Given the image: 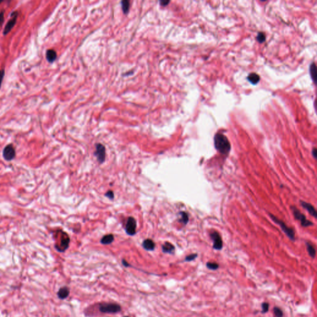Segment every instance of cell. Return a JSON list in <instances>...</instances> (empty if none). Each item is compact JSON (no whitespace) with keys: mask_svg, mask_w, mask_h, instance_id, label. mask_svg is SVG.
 <instances>
[{"mask_svg":"<svg viewBox=\"0 0 317 317\" xmlns=\"http://www.w3.org/2000/svg\"><path fill=\"white\" fill-rule=\"evenodd\" d=\"M215 148L220 153L227 154L229 152L231 146L227 138L223 134L217 133L214 138Z\"/></svg>","mask_w":317,"mask_h":317,"instance_id":"1","label":"cell"},{"mask_svg":"<svg viewBox=\"0 0 317 317\" xmlns=\"http://www.w3.org/2000/svg\"><path fill=\"white\" fill-rule=\"evenodd\" d=\"M54 238L56 241L55 247L57 251L64 252L68 248L70 239L68 235L65 232L63 231H57L54 234Z\"/></svg>","mask_w":317,"mask_h":317,"instance_id":"2","label":"cell"},{"mask_svg":"<svg viewBox=\"0 0 317 317\" xmlns=\"http://www.w3.org/2000/svg\"><path fill=\"white\" fill-rule=\"evenodd\" d=\"M121 310V306L115 303H102L99 306V310L103 314H114L119 313Z\"/></svg>","mask_w":317,"mask_h":317,"instance_id":"3","label":"cell"},{"mask_svg":"<svg viewBox=\"0 0 317 317\" xmlns=\"http://www.w3.org/2000/svg\"><path fill=\"white\" fill-rule=\"evenodd\" d=\"M270 217L272 220L277 224H278L281 228L282 231L286 234V235L292 240H295V233L294 230L292 228H290L286 226V224L281 220H279L278 218L275 217L274 215L269 214Z\"/></svg>","mask_w":317,"mask_h":317,"instance_id":"4","label":"cell"},{"mask_svg":"<svg viewBox=\"0 0 317 317\" xmlns=\"http://www.w3.org/2000/svg\"><path fill=\"white\" fill-rule=\"evenodd\" d=\"M291 209L294 214V216L297 220H299L301 222L302 226L309 227L314 225V223L307 220L306 217L297 207H296L295 206H291Z\"/></svg>","mask_w":317,"mask_h":317,"instance_id":"5","label":"cell"},{"mask_svg":"<svg viewBox=\"0 0 317 317\" xmlns=\"http://www.w3.org/2000/svg\"><path fill=\"white\" fill-rule=\"evenodd\" d=\"M16 155V149L13 144H9L6 145L2 150V157L6 161H12Z\"/></svg>","mask_w":317,"mask_h":317,"instance_id":"6","label":"cell"},{"mask_svg":"<svg viewBox=\"0 0 317 317\" xmlns=\"http://www.w3.org/2000/svg\"><path fill=\"white\" fill-rule=\"evenodd\" d=\"M18 16V12L17 11H13L11 14V19L9 20V21L7 22L4 30H3V35H6L7 34H9L12 29L14 27V26L16 24L17 19Z\"/></svg>","mask_w":317,"mask_h":317,"instance_id":"7","label":"cell"},{"mask_svg":"<svg viewBox=\"0 0 317 317\" xmlns=\"http://www.w3.org/2000/svg\"><path fill=\"white\" fill-rule=\"evenodd\" d=\"M95 156L97 157L98 161L100 163H103L105 160V147L102 144H97L96 146Z\"/></svg>","mask_w":317,"mask_h":317,"instance_id":"8","label":"cell"},{"mask_svg":"<svg viewBox=\"0 0 317 317\" xmlns=\"http://www.w3.org/2000/svg\"><path fill=\"white\" fill-rule=\"evenodd\" d=\"M210 237L213 241V249L217 250H221L223 244L219 234L216 231H213L210 234Z\"/></svg>","mask_w":317,"mask_h":317,"instance_id":"9","label":"cell"},{"mask_svg":"<svg viewBox=\"0 0 317 317\" xmlns=\"http://www.w3.org/2000/svg\"><path fill=\"white\" fill-rule=\"evenodd\" d=\"M136 222L134 218L129 217L127 220L125 230L127 234L129 235H133L136 234Z\"/></svg>","mask_w":317,"mask_h":317,"instance_id":"10","label":"cell"},{"mask_svg":"<svg viewBox=\"0 0 317 317\" xmlns=\"http://www.w3.org/2000/svg\"><path fill=\"white\" fill-rule=\"evenodd\" d=\"M301 206L304 208L306 210H307L309 211V212L312 216H314L315 218H317V213L315 207L313 206V205H312L310 203H308L307 202H305L304 201H301Z\"/></svg>","mask_w":317,"mask_h":317,"instance_id":"11","label":"cell"},{"mask_svg":"<svg viewBox=\"0 0 317 317\" xmlns=\"http://www.w3.org/2000/svg\"><path fill=\"white\" fill-rule=\"evenodd\" d=\"M69 289L66 286L62 287L58 290V291L57 292L58 297L61 300H64V299H66L69 296Z\"/></svg>","mask_w":317,"mask_h":317,"instance_id":"12","label":"cell"},{"mask_svg":"<svg viewBox=\"0 0 317 317\" xmlns=\"http://www.w3.org/2000/svg\"><path fill=\"white\" fill-rule=\"evenodd\" d=\"M57 58L56 51L53 49H49L46 52V58L50 63H53Z\"/></svg>","mask_w":317,"mask_h":317,"instance_id":"13","label":"cell"},{"mask_svg":"<svg viewBox=\"0 0 317 317\" xmlns=\"http://www.w3.org/2000/svg\"><path fill=\"white\" fill-rule=\"evenodd\" d=\"M142 247L146 250L152 251L154 250L156 245L151 239H146L142 243Z\"/></svg>","mask_w":317,"mask_h":317,"instance_id":"14","label":"cell"},{"mask_svg":"<svg viewBox=\"0 0 317 317\" xmlns=\"http://www.w3.org/2000/svg\"><path fill=\"white\" fill-rule=\"evenodd\" d=\"M162 251L166 254H173L175 251V247L169 242H165L162 247Z\"/></svg>","mask_w":317,"mask_h":317,"instance_id":"15","label":"cell"},{"mask_svg":"<svg viewBox=\"0 0 317 317\" xmlns=\"http://www.w3.org/2000/svg\"><path fill=\"white\" fill-rule=\"evenodd\" d=\"M114 240V235H112V234H108V235H106L104 236L102 238L100 242L104 245H109V244H112Z\"/></svg>","mask_w":317,"mask_h":317,"instance_id":"16","label":"cell"},{"mask_svg":"<svg viewBox=\"0 0 317 317\" xmlns=\"http://www.w3.org/2000/svg\"><path fill=\"white\" fill-rule=\"evenodd\" d=\"M247 79L251 84L255 85L259 82L260 77L256 73H250L247 77Z\"/></svg>","mask_w":317,"mask_h":317,"instance_id":"17","label":"cell"},{"mask_svg":"<svg viewBox=\"0 0 317 317\" xmlns=\"http://www.w3.org/2000/svg\"><path fill=\"white\" fill-rule=\"evenodd\" d=\"M306 245H307V251H308V253L309 254V255L314 258L315 257V255H316V251H315V249L314 248V247L309 242H307L306 243Z\"/></svg>","mask_w":317,"mask_h":317,"instance_id":"18","label":"cell"},{"mask_svg":"<svg viewBox=\"0 0 317 317\" xmlns=\"http://www.w3.org/2000/svg\"><path fill=\"white\" fill-rule=\"evenodd\" d=\"M316 74H317L316 65L314 63H312L310 64V74L311 76L312 80L314 81L315 83V81H316Z\"/></svg>","mask_w":317,"mask_h":317,"instance_id":"19","label":"cell"},{"mask_svg":"<svg viewBox=\"0 0 317 317\" xmlns=\"http://www.w3.org/2000/svg\"><path fill=\"white\" fill-rule=\"evenodd\" d=\"M180 214H181V219H180V221L185 225L187 224L188 223L189 219L188 214L185 212H181Z\"/></svg>","mask_w":317,"mask_h":317,"instance_id":"20","label":"cell"},{"mask_svg":"<svg viewBox=\"0 0 317 317\" xmlns=\"http://www.w3.org/2000/svg\"><path fill=\"white\" fill-rule=\"evenodd\" d=\"M219 264L214 262H207L206 263V267L211 270H216L219 268Z\"/></svg>","mask_w":317,"mask_h":317,"instance_id":"21","label":"cell"},{"mask_svg":"<svg viewBox=\"0 0 317 317\" xmlns=\"http://www.w3.org/2000/svg\"><path fill=\"white\" fill-rule=\"evenodd\" d=\"M256 40L259 43L264 42L266 40V36L264 34L263 32H259L256 37Z\"/></svg>","mask_w":317,"mask_h":317,"instance_id":"22","label":"cell"},{"mask_svg":"<svg viewBox=\"0 0 317 317\" xmlns=\"http://www.w3.org/2000/svg\"><path fill=\"white\" fill-rule=\"evenodd\" d=\"M273 312L274 314V315L276 317H283V312L281 309L279 307H275L273 309Z\"/></svg>","mask_w":317,"mask_h":317,"instance_id":"23","label":"cell"},{"mask_svg":"<svg viewBox=\"0 0 317 317\" xmlns=\"http://www.w3.org/2000/svg\"><path fill=\"white\" fill-rule=\"evenodd\" d=\"M122 9L125 13L128 11V9L129 8V2L128 1H122Z\"/></svg>","mask_w":317,"mask_h":317,"instance_id":"24","label":"cell"},{"mask_svg":"<svg viewBox=\"0 0 317 317\" xmlns=\"http://www.w3.org/2000/svg\"><path fill=\"white\" fill-rule=\"evenodd\" d=\"M269 305L268 303H266V302L263 303L261 304V308H262L261 313L262 314L267 313L269 311Z\"/></svg>","mask_w":317,"mask_h":317,"instance_id":"25","label":"cell"},{"mask_svg":"<svg viewBox=\"0 0 317 317\" xmlns=\"http://www.w3.org/2000/svg\"><path fill=\"white\" fill-rule=\"evenodd\" d=\"M198 254H191L190 255L186 256L185 258V261H191L193 260H194V259H196V258L197 257Z\"/></svg>","mask_w":317,"mask_h":317,"instance_id":"26","label":"cell"},{"mask_svg":"<svg viewBox=\"0 0 317 317\" xmlns=\"http://www.w3.org/2000/svg\"><path fill=\"white\" fill-rule=\"evenodd\" d=\"M105 196L107 197H108L109 199H114V192L112 191L109 190V191H107L106 193H105Z\"/></svg>","mask_w":317,"mask_h":317,"instance_id":"27","label":"cell"},{"mask_svg":"<svg viewBox=\"0 0 317 317\" xmlns=\"http://www.w3.org/2000/svg\"><path fill=\"white\" fill-rule=\"evenodd\" d=\"M4 74H5V71L4 69H1L0 70V87L1 86V83L2 82V80H3V78H4Z\"/></svg>","mask_w":317,"mask_h":317,"instance_id":"28","label":"cell"},{"mask_svg":"<svg viewBox=\"0 0 317 317\" xmlns=\"http://www.w3.org/2000/svg\"><path fill=\"white\" fill-rule=\"evenodd\" d=\"M4 11H2L0 12V26L4 22Z\"/></svg>","mask_w":317,"mask_h":317,"instance_id":"29","label":"cell"},{"mask_svg":"<svg viewBox=\"0 0 317 317\" xmlns=\"http://www.w3.org/2000/svg\"><path fill=\"white\" fill-rule=\"evenodd\" d=\"M317 149L315 147L312 150V155L314 157V158H315V159L317 158Z\"/></svg>","mask_w":317,"mask_h":317,"instance_id":"30","label":"cell"},{"mask_svg":"<svg viewBox=\"0 0 317 317\" xmlns=\"http://www.w3.org/2000/svg\"><path fill=\"white\" fill-rule=\"evenodd\" d=\"M169 2H170V1H161V5H162V6H165V5H167L168 3H169Z\"/></svg>","mask_w":317,"mask_h":317,"instance_id":"31","label":"cell"},{"mask_svg":"<svg viewBox=\"0 0 317 317\" xmlns=\"http://www.w3.org/2000/svg\"><path fill=\"white\" fill-rule=\"evenodd\" d=\"M122 263H123V264H124V265L125 266H126V267H128V266H129V264L128 263V262H127V261H125V259H123V261H122Z\"/></svg>","mask_w":317,"mask_h":317,"instance_id":"32","label":"cell"},{"mask_svg":"<svg viewBox=\"0 0 317 317\" xmlns=\"http://www.w3.org/2000/svg\"><path fill=\"white\" fill-rule=\"evenodd\" d=\"M3 2V1H0V4H1V2Z\"/></svg>","mask_w":317,"mask_h":317,"instance_id":"33","label":"cell"},{"mask_svg":"<svg viewBox=\"0 0 317 317\" xmlns=\"http://www.w3.org/2000/svg\"><path fill=\"white\" fill-rule=\"evenodd\" d=\"M128 317V316H125V317Z\"/></svg>","mask_w":317,"mask_h":317,"instance_id":"34","label":"cell"}]
</instances>
